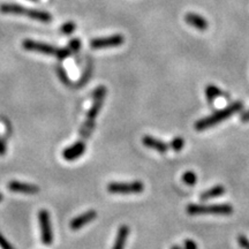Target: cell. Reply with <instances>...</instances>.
Listing matches in <instances>:
<instances>
[{"instance_id": "cell-1", "label": "cell", "mask_w": 249, "mask_h": 249, "mask_svg": "<svg viewBox=\"0 0 249 249\" xmlns=\"http://www.w3.org/2000/svg\"><path fill=\"white\" fill-rule=\"evenodd\" d=\"M107 88L104 86H99L93 90L92 92V99L93 103L88 111V114H87V119L85 124H82L80 129V136L82 140L88 139L91 133L93 132V128H95V120L97 118L99 111L103 107V104H104L105 96H107Z\"/></svg>"}, {"instance_id": "cell-22", "label": "cell", "mask_w": 249, "mask_h": 249, "mask_svg": "<svg viewBox=\"0 0 249 249\" xmlns=\"http://www.w3.org/2000/svg\"><path fill=\"white\" fill-rule=\"evenodd\" d=\"M0 248L1 249H14L13 246H12L7 240H6L1 233H0Z\"/></svg>"}, {"instance_id": "cell-5", "label": "cell", "mask_w": 249, "mask_h": 249, "mask_svg": "<svg viewBox=\"0 0 249 249\" xmlns=\"http://www.w3.org/2000/svg\"><path fill=\"white\" fill-rule=\"evenodd\" d=\"M22 46L24 50L31 52H38V53L43 54H49L53 55V57H57L58 59H66L71 53L70 49H57L54 46L46 44V43L42 42H36V40L33 39H26L23 40Z\"/></svg>"}, {"instance_id": "cell-13", "label": "cell", "mask_w": 249, "mask_h": 249, "mask_svg": "<svg viewBox=\"0 0 249 249\" xmlns=\"http://www.w3.org/2000/svg\"><path fill=\"white\" fill-rule=\"evenodd\" d=\"M185 21L187 23L189 24V26L196 28V29L201 30V31H204L208 29V21L205 20L203 17H201V15L198 14H195V13H188L185 17Z\"/></svg>"}, {"instance_id": "cell-12", "label": "cell", "mask_w": 249, "mask_h": 249, "mask_svg": "<svg viewBox=\"0 0 249 249\" xmlns=\"http://www.w3.org/2000/svg\"><path fill=\"white\" fill-rule=\"evenodd\" d=\"M142 143L147 148L152 149V150H156L157 152H160V154H165V152H167V150H169V148H170L169 144H166V143L160 141V140L152 138V136H150V135L143 136Z\"/></svg>"}, {"instance_id": "cell-28", "label": "cell", "mask_w": 249, "mask_h": 249, "mask_svg": "<svg viewBox=\"0 0 249 249\" xmlns=\"http://www.w3.org/2000/svg\"><path fill=\"white\" fill-rule=\"evenodd\" d=\"M2 198H4V196H2V194H1V193H0V202H1V201H2Z\"/></svg>"}, {"instance_id": "cell-2", "label": "cell", "mask_w": 249, "mask_h": 249, "mask_svg": "<svg viewBox=\"0 0 249 249\" xmlns=\"http://www.w3.org/2000/svg\"><path fill=\"white\" fill-rule=\"evenodd\" d=\"M242 108H244V104L241 102H235L233 104L229 105V107L220 108L214 112V113L210 114V116L203 118V119L197 120L194 124L195 129L198 130V132H202V130H205L210 127L216 126L219 123H223L224 120H226L227 118L234 116L235 113L240 112Z\"/></svg>"}, {"instance_id": "cell-23", "label": "cell", "mask_w": 249, "mask_h": 249, "mask_svg": "<svg viewBox=\"0 0 249 249\" xmlns=\"http://www.w3.org/2000/svg\"><path fill=\"white\" fill-rule=\"evenodd\" d=\"M183 249H197V245L192 239H186L183 241Z\"/></svg>"}, {"instance_id": "cell-8", "label": "cell", "mask_w": 249, "mask_h": 249, "mask_svg": "<svg viewBox=\"0 0 249 249\" xmlns=\"http://www.w3.org/2000/svg\"><path fill=\"white\" fill-rule=\"evenodd\" d=\"M124 38L123 35L117 34L107 37H101V38H93L90 40V48L93 50H102V49H111L117 48V46L123 45Z\"/></svg>"}, {"instance_id": "cell-29", "label": "cell", "mask_w": 249, "mask_h": 249, "mask_svg": "<svg viewBox=\"0 0 249 249\" xmlns=\"http://www.w3.org/2000/svg\"><path fill=\"white\" fill-rule=\"evenodd\" d=\"M33 1H36V0H33Z\"/></svg>"}, {"instance_id": "cell-15", "label": "cell", "mask_w": 249, "mask_h": 249, "mask_svg": "<svg viewBox=\"0 0 249 249\" xmlns=\"http://www.w3.org/2000/svg\"><path fill=\"white\" fill-rule=\"evenodd\" d=\"M225 194V188L222 185H217L213 187V188L208 189L202 193L200 195V200L201 201H207V200H211V198H216L219 197V196H223Z\"/></svg>"}, {"instance_id": "cell-14", "label": "cell", "mask_w": 249, "mask_h": 249, "mask_svg": "<svg viewBox=\"0 0 249 249\" xmlns=\"http://www.w3.org/2000/svg\"><path fill=\"white\" fill-rule=\"evenodd\" d=\"M128 235L129 227L127 225H121L119 229H118L116 240H114V244L112 246V249H124V245H126Z\"/></svg>"}, {"instance_id": "cell-16", "label": "cell", "mask_w": 249, "mask_h": 249, "mask_svg": "<svg viewBox=\"0 0 249 249\" xmlns=\"http://www.w3.org/2000/svg\"><path fill=\"white\" fill-rule=\"evenodd\" d=\"M205 96H207V99L209 101L210 104H213L214 99L219 97V96H222V90L217 88L216 86L210 85L207 87V89H205Z\"/></svg>"}, {"instance_id": "cell-21", "label": "cell", "mask_w": 249, "mask_h": 249, "mask_svg": "<svg viewBox=\"0 0 249 249\" xmlns=\"http://www.w3.org/2000/svg\"><path fill=\"white\" fill-rule=\"evenodd\" d=\"M68 46H70L71 51L77 52V51H79V50H80V48H81V42H80V39H77V38L71 39V42H70V44H68Z\"/></svg>"}, {"instance_id": "cell-24", "label": "cell", "mask_w": 249, "mask_h": 249, "mask_svg": "<svg viewBox=\"0 0 249 249\" xmlns=\"http://www.w3.org/2000/svg\"><path fill=\"white\" fill-rule=\"evenodd\" d=\"M6 152V143L2 139H0V156L5 155Z\"/></svg>"}, {"instance_id": "cell-26", "label": "cell", "mask_w": 249, "mask_h": 249, "mask_svg": "<svg viewBox=\"0 0 249 249\" xmlns=\"http://www.w3.org/2000/svg\"><path fill=\"white\" fill-rule=\"evenodd\" d=\"M58 73H59V76L61 77L62 79V81H64V82H68V80H67V76H66V73H65L64 71L61 70V68H58Z\"/></svg>"}, {"instance_id": "cell-9", "label": "cell", "mask_w": 249, "mask_h": 249, "mask_svg": "<svg viewBox=\"0 0 249 249\" xmlns=\"http://www.w3.org/2000/svg\"><path fill=\"white\" fill-rule=\"evenodd\" d=\"M97 218V211L96 210H89L86 211V213L79 214V216L73 218L70 223V227L73 231H79V230L88 225Z\"/></svg>"}, {"instance_id": "cell-3", "label": "cell", "mask_w": 249, "mask_h": 249, "mask_svg": "<svg viewBox=\"0 0 249 249\" xmlns=\"http://www.w3.org/2000/svg\"><path fill=\"white\" fill-rule=\"evenodd\" d=\"M0 13L2 14H12V15H24V17L30 18L31 20L39 21L43 23H50L52 21L51 14L45 11H39V9L27 8L24 6L18 4H2L0 5Z\"/></svg>"}, {"instance_id": "cell-27", "label": "cell", "mask_w": 249, "mask_h": 249, "mask_svg": "<svg viewBox=\"0 0 249 249\" xmlns=\"http://www.w3.org/2000/svg\"><path fill=\"white\" fill-rule=\"evenodd\" d=\"M171 249H181V248H180L179 246H172V248Z\"/></svg>"}, {"instance_id": "cell-6", "label": "cell", "mask_w": 249, "mask_h": 249, "mask_svg": "<svg viewBox=\"0 0 249 249\" xmlns=\"http://www.w3.org/2000/svg\"><path fill=\"white\" fill-rule=\"evenodd\" d=\"M144 191V185L142 181L130 182H110L107 185V192L111 194H140Z\"/></svg>"}, {"instance_id": "cell-7", "label": "cell", "mask_w": 249, "mask_h": 249, "mask_svg": "<svg viewBox=\"0 0 249 249\" xmlns=\"http://www.w3.org/2000/svg\"><path fill=\"white\" fill-rule=\"evenodd\" d=\"M38 222L40 229V239H42L43 245L50 246L53 242V233H52L51 219H50V213L48 210L42 209L39 211Z\"/></svg>"}, {"instance_id": "cell-17", "label": "cell", "mask_w": 249, "mask_h": 249, "mask_svg": "<svg viewBox=\"0 0 249 249\" xmlns=\"http://www.w3.org/2000/svg\"><path fill=\"white\" fill-rule=\"evenodd\" d=\"M182 181L188 186H195V183L197 182V176L193 171H187L182 174Z\"/></svg>"}, {"instance_id": "cell-18", "label": "cell", "mask_w": 249, "mask_h": 249, "mask_svg": "<svg viewBox=\"0 0 249 249\" xmlns=\"http://www.w3.org/2000/svg\"><path fill=\"white\" fill-rule=\"evenodd\" d=\"M169 145L173 151L179 152L182 150L183 147H185V140H183L181 136H177V138H174L172 141H171Z\"/></svg>"}, {"instance_id": "cell-19", "label": "cell", "mask_w": 249, "mask_h": 249, "mask_svg": "<svg viewBox=\"0 0 249 249\" xmlns=\"http://www.w3.org/2000/svg\"><path fill=\"white\" fill-rule=\"evenodd\" d=\"M74 30H75V24L73 22H67L61 26V33L66 34V35H70Z\"/></svg>"}, {"instance_id": "cell-4", "label": "cell", "mask_w": 249, "mask_h": 249, "mask_svg": "<svg viewBox=\"0 0 249 249\" xmlns=\"http://www.w3.org/2000/svg\"><path fill=\"white\" fill-rule=\"evenodd\" d=\"M187 213L191 216L201 214H216V216H230L233 213L232 205L230 204H189L186 208Z\"/></svg>"}, {"instance_id": "cell-11", "label": "cell", "mask_w": 249, "mask_h": 249, "mask_svg": "<svg viewBox=\"0 0 249 249\" xmlns=\"http://www.w3.org/2000/svg\"><path fill=\"white\" fill-rule=\"evenodd\" d=\"M8 191L14 192V193H22V194L27 195H34L37 194L39 192V188L34 183H27L22 181H17V180H13V181L8 182L7 185Z\"/></svg>"}, {"instance_id": "cell-10", "label": "cell", "mask_w": 249, "mask_h": 249, "mask_svg": "<svg viewBox=\"0 0 249 249\" xmlns=\"http://www.w3.org/2000/svg\"><path fill=\"white\" fill-rule=\"evenodd\" d=\"M86 152V143L83 141H77L70 147L65 148L62 150V158L65 160L73 161L79 160V158Z\"/></svg>"}, {"instance_id": "cell-20", "label": "cell", "mask_w": 249, "mask_h": 249, "mask_svg": "<svg viewBox=\"0 0 249 249\" xmlns=\"http://www.w3.org/2000/svg\"><path fill=\"white\" fill-rule=\"evenodd\" d=\"M238 244L242 249H249V239L245 235L238 236Z\"/></svg>"}, {"instance_id": "cell-25", "label": "cell", "mask_w": 249, "mask_h": 249, "mask_svg": "<svg viewBox=\"0 0 249 249\" xmlns=\"http://www.w3.org/2000/svg\"><path fill=\"white\" fill-rule=\"evenodd\" d=\"M240 119H241L242 123H249V110L244 112V113L241 114Z\"/></svg>"}]
</instances>
